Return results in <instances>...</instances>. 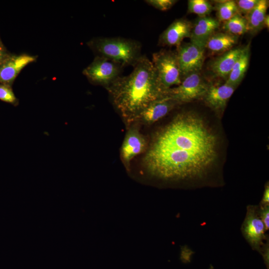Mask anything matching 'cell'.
I'll return each instance as SVG.
<instances>
[{"instance_id": "cell-1", "label": "cell", "mask_w": 269, "mask_h": 269, "mask_svg": "<svg viewBox=\"0 0 269 269\" xmlns=\"http://www.w3.org/2000/svg\"><path fill=\"white\" fill-rule=\"evenodd\" d=\"M217 157V138L192 112L178 114L155 135L143 158L147 169L165 179L202 176Z\"/></svg>"}, {"instance_id": "cell-2", "label": "cell", "mask_w": 269, "mask_h": 269, "mask_svg": "<svg viewBox=\"0 0 269 269\" xmlns=\"http://www.w3.org/2000/svg\"><path fill=\"white\" fill-rule=\"evenodd\" d=\"M105 88L125 122L130 125L151 103L167 96L149 59L142 55L127 76H120Z\"/></svg>"}, {"instance_id": "cell-3", "label": "cell", "mask_w": 269, "mask_h": 269, "mask_svg": "<svg viewBox=\"0 0 269 269\" xmlns=\"http://www.w3.org/2000/svg\"><path fill=\"white\" fill-rule=\"evenodd\" d=\"M87 44L96 56L105 58L123 67H133L142 56L141 44L132 39L99 37L92 38Z\"/></svg>"}, {"instance_id": "cell-4", "label": "cell", "mask_w": 269, "mask_h": 269, "mask_svg": "<svg viewBox=\"0 0 269 269\" xmlns=\"http://www.w3.org/2000/svg\"><path fill=\"white\" fill-rule=\"evenodd\" d=\"M243 236L253 250L263 255L269 251L267 231L258 211V206L248 205L247 213L241 227Z\"/></svg>"}, {"instance_id": "cell-5", "label": "cell", "mask_w": 269, "mask_h": 269, "mask_svg": "<svg viewBox=\"0 0 269 269\" xmlns=\"http://www.w3.org/2000/svg\"><path fill=\"white\" fill-rule=\"evenodd\" d=\"M151 62L160 83L166 90L181 83L182 77L176 52L162 49L153 53Z\"/></svg>"}, {"instance_id": "cell-6", "label": "cell", "mask_w": 269, "mask_h": 269, "mask_svg": "<svg viewBox=\"0 0 269 269\" xmlns=\"http://www.w3.org/2000/svg\"><path fill=\"white\" fill-rule=\"evenodd\" d=\"M123 67L105 58L96 56L92 63L83 71L90 83L108 86L121 76Z\"/></svg>"}, {"instance_id": "cell-7", "label": "cell", "mask_w": 269, "mask_h": 269, "mask_svg": "<svg viewBox=\"0 0 269 269\" xmlns=\"http://www.w3.org/2000/svg\"><path fill=\"white\" fill-rule=\"evenodd\" d=\"M209 85L199 72L193 73L185 77L179 85L169 89L167 96L179 104L189 102L203 98Z\"/></svg>"}, {"instance_id": "cell-8", "label": "cell", "mask_w": 269, "mask_h": 269, "mask_svg": "<svg viewBox=\"0 0 269 269\" xmlns=\"http://www.w3.org/2000/svg\"><path fill=\"white\" fill-rule=\"evenodd\" d=\"M176 54L182 79L187 75L199 72L204 60V49L189 42L177 47Z\"/></svg>"}, {"instance_id": "cell-9", "label": "cell", "mask_w": 269, "mask_h": 269, "mask_svg": "<svg viewBox=\"0 0 269 269\" xmlns=\"http://www.w3.org/2000/svg\"><path fill=\"white\" fill-rule=\"evenodd\" d=\"M37 56L26 53L11 54L0 65V83L12 86L15 79L28 64L36 61Z\"/></svg>"}, {"instance_id": "cell-10", "label": "cell", "mask_w": 269, "mask_h": 269, "mask_svg": "<svg viewBox=\"0 0 269 269\" xmlns=\"http://www.w3.org/2000/svg\"><path fill=\"white\" fill-rule=\"evenodd\" d=\"M146 146V142L142 134L137 129L131 128L126 135L121 149V158L125 165L128 167L131 160L142 153Z\"/></svg>"}, {"instance_id": "cell-11", "label": "cell", "mask_w": 269, "mask_h": 269, "mask_svg": "<svg viewBox=\"0 0 269 269\" xmlns=\"http://www.w3.org/2000/svg\"><path fill=\"white\" fill-rule=\"evenodd\" d=\"M178 104V102L166 96L151 103L140 113L135 122L145 125L152 124L165 116Z\"/></svg>"}, {"instance_id": "cell-12", "label": "cell", "mask_w": 269, "mask_h": 269, "mask_svg": "<svg viewBox=\"0 0 269 269\" xmlns=\"http://www.w3.org/2000/svg\"><path fill=\"white\" fill-rule=\"evenodd\" d=\"M192 27L191 23L185 19L174 20L160 35L159 44L178 47L184 38L190 37Z\"/></svg>"}, {"instance_id": "cell-13", "label": "cell", "mask_w": 269, "mask_h": 269, "mask_svg": "<svg viewBox=\"0 0 269 269\" xmlns=\"http://www.w3.org/2000/svg\"><path fill=\"white\" fill-rule=\"evenodd\" d=\"M235 87L226 83L224 84H209L203 98L206 105L215 111L222 112Z\"/></svg>"}, {"instance_id": "cell-14", "label": "cell", "mask_w": 269, "mask_h": 269, "mask_svg": "<svg viewBox=\"0 0 269 269\" xmlns=\"http://www.w3.org/2000/svg\"><path fill=\"white\" fill-rule=\"evenodd\" d=\"M219 25L218 20L212 17H198L192 27L190 42L205 49L207 41Z\"/></svg>"}, {"instance_id": "cell-15", "label": "cell", "mask_w": 269, "mask_h": 269, "mask_svg": "<svg viewBox=\"0 0 269 269\" xmlns=\"http://www.w3.org/2000/svg\"><path fill=\"white\" fill-rule=\"evenodd\" d=\"M244 47L232 48L213 61L210 66L213 73L217 77L227 80Z\"/></svg>"}, {"instance_id": "cell-16", "label": "cell", "mask_w": 269, "mask_h": 269, "mask_svg": "<svg viewBox=\"0 0 269 269\" xmlns=\"http://www.w3.org/2000/svg\"><path fill=\"white\" fill-rule=\"evenodd\" d=\"M268 3L266 0H260L257 5L245 15L247 21L246 32L256 33L264 27V20Z\"/></svg>"}, {"instance_id": "cell-17", "label": "cell", "mask_w": 269, "mask_h": 269, "mask_svg": "<svg viewBox=\"0 0 269 269\" xmlns=\"http://www.w3.org/2000/svg\"><path fill=\"white\" fill-rule=\"evenodd\" d=\"M250 57V45H248L244 49L234 65L226 83L235 87L242 81L247 70Z\"/></svg>"}, {"instance_id": "cell-18", "label": "cell", "mask_w": 269, "mask_h": 269, "mask_svg": "<svg viewBox=\"0 0 269 269\" xmlns=\"http://www.w3.org/2000/svg\"><path fill=\"white\" fill-rule=\"evenodd\" d=\"M238 36L227 32L214 33L206 42L205 48L214 52H226L237 43Z\"/></svg>"}, {"instance_id": "cell-19", "label": "cell", "mask_w": 269, "mask_h": 269, "mask_svg": "<svg viewBox=\"0 0 269 269\" xmlns=\"http://www.w3.org/2000/svg\"><path fill=\"white\" fill-rule=\"evenodd\" d=\"M223 28L225 32L238 37L246 32V19L240 13H238L224 22Z\"/></svg>"}, {"instance_id": "cell-20", "label": "cell", "mask_w": 269, "mask_h": 269, "mask_svg": "<svg viewBox=\"0 0 269 269\" xmlns=\"http://www.w3.org/2000/svg\"><path fill=\"white\" fill-rule=\"evenodd\" d=\"M214 8L216 10V15L219 22H225L239 13L236 3L234 0L219 1Z\"/></svg>"}, {"instance_id": "cell-21", "label": "cell", "mask_w": 269, "mask_h": 269, "mask_svg": "<svg viewBox=\"0 0 269 269\" xmlns=\"http://www.w3.org/2000/svg\"><path fill=\"white\" fill-rule=\"evenodd\" d=\"M211 4L206 0H189L188 1V10L197 14L199 17L206 16L213 10Z\"/></svg>"}, {"instance_id": "cell-22", "label": "cell", "mask_w": 269, "mask_h": 269, "mask_svg": "<svg viewBox=\"0 0 269 269\" xmlns=\"http://www.w3.org/2000/svg\"><path fill=\"white\" fill-rule=\"evenodd\" d=\"M0 100L14 106L19 104V100L15 96L12 86L7 84L0 83Z\"/></svg>"}, {"instance_id": "cell-23", "label": "cell", "mask_w": 269, "mask_h": 269, "mask_svg": "<svg viewBox=\"0 0 269 269\" xmlns=\"http://www.w3.org/2000/svg\"><path fill=\"white\" fill-rule=\"evenodd\" d=\"M260 0H239L235 1L239 13L247 15L258 3Z\"/></svg>"}, {"instance_id": "cell-24", "label": "cell", "mask_w": 269, "mask_h": 269, "mask_svg": "<svg viewBox=\"0 0 269 269\" xmlns=\"http://www.w3.org/2000/svg\"><path fill=\"white\" fill-rule=\"evenodd\" d=\"M148 4L161 11H166L171 8L177 1L175 0H146Z\"/></svg>"}, {"instance_id": "cell-25", "label": "cell", "mask_w": 269, "mask_h": 269, "mask_svg": "<svg viewBox=\"0 0 269 269\" xmlns=\"http://www.w3.org/2000/svg\"><path fill=\"white\" fill-rule=\"evenodd\" d=\"M259 215L265 224L267 231L269 228V206H258Z\"/></svg>"}, {"instance_id": "cell-26", "label": "cell", "mask_w": 269, "mask_h": 269, "mask_svg": "<svg viewBox=\"0 0 269 269\" xmlns=\"http://www.w3.org/2000/svg\"><path fill=\"white\" fill-rule=\"evenodd\" d=\"M11 54L6 49L0 37V65Z\"/></svg>"}, {"instance_id": "cell-27", "label": "cell", "mask_w": 269, "mask_h": 269, "mask_svg": "<svg viewBox=\"0 0 269 269\" xmlns=\"http://www.w3.org/2000/svg\"><path fill=\"white\" fill-rule=\"evenodd\" d=\"M259 205L269 206V186L268 183L265 186L263 198Z\"/></svg>"}, {"instance_id": "cell-28", "label": "cell", "mask_w": 269, "mask_h": 269, "mask_svg": "<svg viewBox=\"0 0 269 269\" xmlns=\"http://www.w3.org/2000/svg\"><path fill=\"white\" fill-rule=\"evenodd\" d=\"M264 26L269 27V15L266 16L264 20Z\"/></svg>"}]
</instances>
